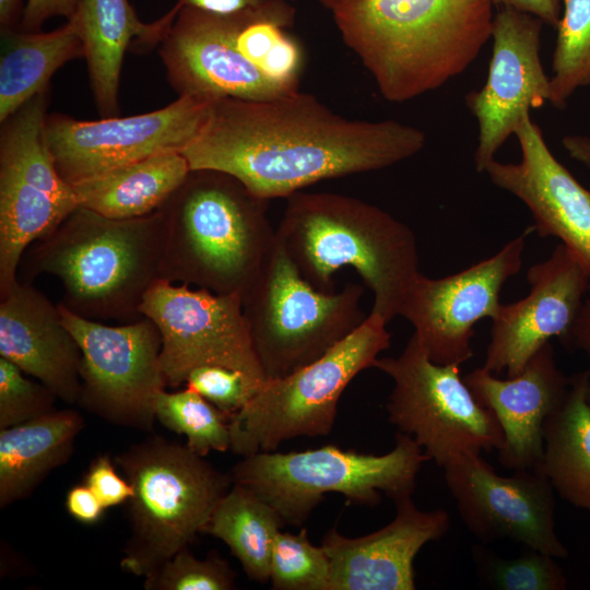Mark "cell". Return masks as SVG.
<instances>
[{"label":"cell","mask_w":590,"mask_h":590,"mask_svg":"<svg viewBox=\"0 0 590 590\" xmlns=\"http://www.w3.org/2000/svg\"><path fill=\"white\" fill-rule=\"evenodd\" d=\"M425 144V132L414 126L350 119L295 91L263 101L215 99L200 134L181 153L191 169L226 173L271 200L324 179L387 168Z\"/></svg>","instance_id":"6da1fadb"},{"label":"cell","mask_w":590,"mask_h":590,"mask_svg":"<svg viewBox=\"0 0 590 590\" xmlns=\"http://www.w3.org/2000/svg\"><path fill=\"white\" fill-rule=\"evenodd\" d=\"M489 0H342L333 17L379 93L403 103L461 74L492 36Z\"/></svg>","instance_id":"7a4b0ae2"},{"label":"cell","mask_w":590,"mask_h":590,"mask_svg":"<svg viewBox=\"0 0 590 590\" xmlns=\"http://www.w3.org/2000/svg\"><path fill=\"white\" fill-rule=\"evenodd\" d=\"M286 199L276 237L302 275L330 292L334 273L351 268L374 295L371 312L387 323L400 316L421 274L413 231L355 197L298 191Z\"/></svg>","instance_id":"3957f363"},{"label":"cell","mask_w":590,"mask_h":590,"mask_svg":"<svg viewBox=\"0 0 590 590\" xmlns=\"http://www.w3.org/2000/svg\"><path fill=\"white\" fill-rule=\"evenodd\" d=\"M268 201L226 173L191 169L160 208L162 279L243 300L276 245Z\"/></svg>","instance_id":"277c9868"},{"label":"cell","mask_w":590,"mask_h":590,"mask_svg":"<svg viewBox=\"0 0 590 590\" xmlns=\"http://www.w3.org/2000/svg\"><path fill=\"white\" fill-rule=\"evenodd\" d=\"M163 246L160 209L116 220L79 206L36 241L27 271L58 278L60 304L75 315L127 323L142 317L145 294L162 279Z\"/></svg>","instance_id":"5b68a950"},{"label":"cell","mask_w":590,"mask_h":590,"mask_svg":"<svg viewBox=\"0 0 590 590\" xmlns=\"http://www.w3.org/2000/svg\"><path fill=\"white\" fill-rule=\"evenodd\" d=\"M133 494L129 499L131 535L120 566L146 577L202 533L231 474L186 446L149 438L114 458Z\"/></svg>","instance_id":"8992f818"},{"label":"cell","mask_w":590,"mask_h":590,"mask_svg":"<svg viewBox=\"0 0 590 590\" xmlns=\"http://www.w3.org/2000/svg\"><path fill=\"white\" fill-rule=\"evenodd\" d=\"M429 461L413 437L398 432L385 455L359 453L333 445L291 452H257L243 457L229 473L268 502L284 523L300 526L328 493L374 506L380 492L392 500L412 494L416 476Z\"/></svg>","instance_id":"52a82bcc"},{"label":"cell","mask_w":590,"mask_h":590,"mask_svg":"<svg viewBox=\"0 0 590 590\" xmlns=\"http://www.w3.org/2000/svg\"><path fill=\"white\" fill-rule=\"evenodd\" d=\"M387 322L369 312L344 340L308 365L267 379L251 400L229 416L231 450L241 457L275 451L286 440L328 435L349 384L374 367L391 344Z\"/></svg>","instance_id":"ba28073f"},{"label":"cell","mask_w":590,"mask_h":590,"mask_svg":"<svg viewBox=\"0 0 590 590\" xmlns=\"http://www.w3.org/2000/svg\"><path fill=\"white\" fill-rule=\"evenodd\" d=\"M364 287L321 291L309 283L276 237L261 274L243 299L251 343L267 379L308 365L344 340L366 319Z\"/></svg>","instance_id":"9c48e42d"},{"label":"cell","mask_w":590,"mask_h":590,"mask_svg":"<svg viewBox=\"0 0 590 590\" xmlns=\"http://www.w3.org/2000/svg\"><path fill=\"white\" fill-rule=\"evenodd\" d=\"M375 368L393 381L386 409L398 432L422 447L445 468L465 453L499 450L503 429L460 376L459 365L433 362L413 333L396 357L376 361Z\"/></svg>","instance_id":"30bf717a"},{"label":"cell","mask_w":590,"mask_h":590,"mask_svg":"<svg viewBox=\"0 0 590 590\" xmlns=\"http://www.w3.org/2000/svg\"><path fill=\"white\" fill-rule=\"evenodd\" d=\"M49 86L0 128V297L16 282L26 248L54 232L80 206L57 170L46 139Z\"/></svg>","instance_id":"8fae6325"},{"label":"cell","mask_w":590,"mask_h":590,"mask_svg":"<svg viewBox=\"0 0 590 590\" xmlns=\"http://www.w3.org/2000/svg\"><path fill=\"white\" fill-rule=\"evenodd\" d=\"M58 306L82 352L78 403L113 424L151 430L157 398L167 386L155 323L142 316L109 326Z\"/></svg>","instance_id":"7c38bea8"},{"label":"cell","mask_w":590,"mask_h":590,"mask_svg":"<svg viewBox=\"0 0 590 590\" xmlns=\"http://www.w3.org/2000/svg\"><path fill=\"white\" fill-rule=\"evenodd\" d=\"M140 312L160 331L167 386L179 387L193 368L204 365H220L267 380L239 296L161 279L145 294Z\"/></svg>","instance_id":"4fadbf2b"},{"label":"cell","mask_w":590,"mask_h":590,"mask_svg":"<svg viewBox=\"0 0 590 590\" xmlns=\"http://www.w3.org/2000/svg\"><path fill=\"white\" fill-rule=\"evenodd\" d=\"M214 101L178 96L150 113L98 120L54 113L46 118V139L57 170L72 185L156 154L182 152L200 134Z\"/></svg>","instance_id":"5bb4252c"},{"label":"cell","mask_w":590,"mask_h":590,"mask_svg":"<svg viewBox=\"0 0 590 590\" xmlns=\"http://www.w3.org/2000/svg\"><path fill=\"white\" fill-rule=\"evenodd\" d=\"M533 232L529 226L492 257L455 274L417 276L400 316L413 326L433 362L460 366L472 358L474 326L498 314L502 287L520 271L526 240Z\"/></svg>","instance_id":"9a60e30c"},{"label":"cell","mask_w":590,"mask_h":590,"mask_svg":"<svg viewBox=\"0 0 590 590\" xmlns=\"http://www.w3.org/2000/svg\"><path fill=\"white\" fill-rule=\"evenodd\" d=\"M460 518L482 542L510 540L565 558L555 530L554 488L541 470L495 472L481 453H465L442 468Z\"/></svg>","instance_id":"2e32d148"},{"label":"cell","mask_w":590,"mask_h":590,"mask_svg":"<svg viewBox=\"0 0 590 590\" xmlns=\"http://www.w3.org/2000/svg\"><path fill=\"white\" fill-rule=\"evenodd\" d=\"M543 22L510 7L493 17V51L485 84L465 96L477 122L474 164L479 173L495 160L531 108L552 101L551 76L540 57Z\"/></svg>","instance_id":"e0dca14e"},{"label":"cell","mask_w":590,"mask_h":590,"mask_svg":"<svg viewBox=\"0 0 590 590\" xmlns=\"http://www.w3.org/2000/svg\"><path fill=\"white\" fill-rule=\"evenodd\" d=\"M530 291L520 300L503 304L492 319L483 367L507 377L518 375L530 357L552 338L566 346L588 292L590 276L563 244L529 268Z\"/></svg>","instance_id":"ac0fdd59"},{"label":"cell","mask_w":590,"mask_h":590,"mask_svg":"<svg viewBox=\"0 0 590 590\" xmlns=\"http://www.w3.org/2000/svg\"><path fill=\"white\" fill-rule=\"evenodd\" d=\"M236 14L180 7L158 45L178 96L263 101L295 92L269 80L236 48Z\"/></svg>","instance_id":"d6986e66"},{"label":"cell","mask_w":590,"mask_h":590,"mask_svg":"<svg viewBox=\"0 0 590 590\" xmlns=\"http://www.w3.org/2000/svg\"><path fill=\"white\" fill-rule=\"evenodd\" d=\"M515 135L520 161L493 160L484 173L494 186L511 193L528 208L539 236L559 239L590 276V189L554 156L530 113L523 115Z\"/></svg>","instance_id":"ffe728a7"},{"label":"cell","mask_w":590,"mask_h":590,"mask_svg":"<svg viewBox=\"0 0 590 590\" xmlns=\"http://www.w3.org/2000/svg\"><path fill=\"white\" fill-rule=\"evenodd\" d=\"M396 516L373 533L347 538L335 528L321 545L330 562L329 590H414L413 562L428 542L449 530L447 511L418 509L412 494L393 500Z\"/></svg>","instance_id":"44dd1931"},{"label":"cell","mask_w":590,"mask_h":590,"mask_svg":"<svg viewBox=\"0 0 590 590\" xmlns=\"http://www.w3.org/2000/svg\"><path fill=\"white\" fill-rule=\"evenodd\" d=\"M463 380L503 429L499 463L510 470L540 468L544 422L563 402L569 387V378L556 364L551 341L514 377L500 379L482 366L464 375Z\"/></svg>","instance_id":"7402d4cb"},{"label":"cell","mask_w":590,"mask_h":590,"mask_svg":"<svg viewBox=\"0 0 590 590\" xmlns=\"http://www.w3.org/2000/svg\"><path fill=\"white\" fill-rule=\"evenodd\" d=\"M0 298V357L47 386L58 399L78 403L82 352L58 304L19 280Z\"/></svg>","instance_id":"603a6c76"},{"label":"cell","mask_w":590,"mask_h":590,"mask_svg":"<svg viewBox=\"0 0 590 590\" xmlns=\"http://www.w3.org/2000/svg\"><path fill=\"white\" fill-rule=\"evenodd\" d=\"M178 10L179 4H176L161 19L144 23L129 0H80L71 17L83 42L90 84L101 118L120 115V74L129 46L137 44L142 50L158 46Z\"/></svg>","instance_id":"cb8c5ba5"},{"label":"cell","mask_w":590,"mask_h":590,"mask_svg":"<svg viewBox=\"0 0 590 590\" xmlns=\"http://www.w3.org/2000/svg\"><path fill=\"white\" fill-rule=\"evenodd\" d=\"M83 428L74 410H54L0 429V507L24 499L54 469L64 464Z\"/></svg>","instance_id":"d4e9b609"},{"label":"cell","mask_w":590,"mask_h":590,"mask_svg":"<svg viewBox=\"0 0 590 590\" xmlns=\"http://www.w3.org/2000/svg\"><path fill=\"white\" fill-rule=\"evenodd\" d=\"M191 168L181 152L170 151L72 184L80 206L106 217L128 220L157 211Z\"/></svg>","instance_id":"484cf974"},{"label":"cell","mask_w":590,"mask_h":590,"mask_svg":"<svg viewBox=\"0 0 590 590\" xmlns=\"http://www.w3.org/2000/svg\"><path fill=\"white\" fill-rule=\"evenodd\" d=\"M80 57L84 46L72 17L50 32L1 30L0 123L48 87L59 68Z\"/></svg>","instance_id":"4316f807"},{"label":"cell","mask_w":590,"mask_h":590,"mask_svg":"<svg viewBox=\"0 0 590 590\" xmlns=\"http://www.w3.org/2000/svg\"><path fill=\"white\" fill-rule=\"evenodd\" d=\"M590 370L575 374L563 402L543 425L541 470L555 492L590 514Z\"/></svg>","instance_id":"83f0119b"},{"label":"cell","mask_w":590,"mask_h":590,"mask_svg":"<svg viewBox=\"0 0 590 590\" xmlns=\"http://www.w3.org/2000/svg\"><path fill=\"white\" fill-rule=\"evenodd\" d=\"M284 524L268 502L253 491L233 483L216 505L202 533L223 541L248 578L267 582L270 580L273 542Z\"/></svg>","instance_id":"f1b7e54d"},{"label":"cell","mask_w":590,"mask_h":590,"mask_svg":"<svg viewBox=\"0 0 590 590\" xmlns=\"http://www.w3.org/2000/svg\"><path fill=\"white\" fill-rule=\"evenodd\" d=\"M156 420L187 438V447L201 457L231 448L228 416L196 391H163L156 401Z\"/></svg>","instance_id":"f546056e"},{"label":"cell","mask_w":590,"mask_h":590,"mask_svg":"<svg viewBox=\"0 0 590 590\" xmlns=\"http://www.w3.org/2000/svg\"><path fill=\"white\" fill-rule=\"evenodd\" d=\"M556 28L551 104L562 107L578 88L590 84V0H564Z\"/></svg>","instance_id":"4dcf8cb0"},{"label":"cell","mask_w":590,"mask_h":590,"mask_svg":"<svg viewBox=\"0 0 590 590\" xmlns=\"http://www.w3.org/2000/svg\"><path fill=\"white\" fill-rule=\"evenodd\" d=\"M523 548L518 556L505 558L474 546L472 555L481 582L502 590L567 589V579L556 557L539 550Z\"/></svg>","instance_id":"1f68e13d"},{"label":"cell","mask_w":590,"mask_h":590,"mask_svg":"<svg viewBox=\"0 0 590 590\" xmlns=\"http://www.w3.org/2000/svg\"><path fill=\"white\" fill-rule=\"evenodd\" d=\"M270 581L274 590H329V557L322 545L309 541L306 529L280 530L271 552Z\"/></svg>","instance_id":"d6a6232c"},{"label":"cell","mask_w":590,"mask_h":590,"mask_svg":"<svg viewBox=\"0 0 590 590\" xmlns=\"http://www.w3.org/2000/svg\"><path fill=\"white\" fill-rule=\"evenodd\" d=\"M236 574L223 558L194 557L182 548L145 577V590H231Z\"/></svg>","instance_id":"836d02e7"},{"label":"cell","mask_w":590,"mask_h":590,"mask_svg":"<svg viewBox=\"0 0 590 590\" xmlns=\"http://www.w3.org/2000/svg\"><path fill=\"white\" fill-rule=\"evenodd\" d=\"M56 399L47 386L31 380L16 365L0 357V429L54 411Z\"/></svg>","instance_id":"e575fe53"},{"label":"cell","mask_w":590,"mask_h":590,"mask_svg":"<svg viewBox=\"0 0 590 590\" xmlns=\"http://www.w3.org/2000/svg\"><path fill=\"white\" fill-rule=\"evenodd\" d=\"M263 382L237 369L204 365L193 368L185 384L225 413L229 420L231 415L251 400Z\"/></svg>","instance_id":"d590c367"},{"label":"cell","mask_w":590,"mask_h":590,"mask_svg":"<svg viewBox=\"0 0 590 590\" xmlns=\"http://www.w3.org/2000/svg\"><path fill=\"white\" fill-rule=\"evenodd\" d=\"M108 455L96 457L90 464L84 483L93 491L105 508L129 500L133 494L131 484L121 477Z\"/></svg>","instance_id":"8d00e7d4"},{"label":"cell","mask_w":590,"mask_h":590,"mask_svg":"<svg viewBox=\"0 0 590 590\" xmlns=\"http://www.w3.org/2000/svg\"><path fill=\"white\" fill-rule=\"evenodd\" d=\"M80 0H26L19 30L40 31L43 24L55 16L69 20L75 12Z\"/></svg>","instance_id":"74e56055"},{"label":"cell","mask_w":590,"mask_h":590,"mask_svg":"<svg viewBox=\"0 0 590 590\" xmlns=\"http://www.w3.org/2000/svg\"><path fill=\"white\" fill-rule=\"evenodd\" d=\"M66 508L75 520L84 524L97 522L106 509L85 483L69 489Z\"/></svg>","instance_id":"f35d334b"},{"label":"cell","mask_w":590,"mask_h":590,"mask_svg":"<svg viewBox=\"0 0 590 590\" xmlns=\"http://www.w3.org/2000/svg\"><path fill=\"white\" fill-rule=\"evenodd\" d=\"M499 7H510L536 16L543 23L557 27L560 20L559 0H489Z\"/></svg>","instance_id":"ab89813d"},{"label":"cell","mask_w":590,"mask_h":590,"mask_svg":"<svg viewBox=\"0 0 590 590\" xmlns=\"http://www.w3.org/2000/svg\"><path fill=\"white\" fill-rule=\"evenodd\" d=\"M273 0H178L180 7H188L213 14L229 15L253 10Z\"/></svg>","instance_id":"60d3db41"},{"label":"cell","mask_w":590,"mask_h":590,"mask_svg":"<svg viewBox=\"0 0 590 590\" xmlns=\"http://www.w3.org/2000/svg\"><path fill=\"white\" fill-rule=\"evenodd\" d=\"M576 347L590 357V284L566 347Z\"/></svg>","instance_id":"b9f144b4"},{"label":"cell","mask_w":590,"mask_h":590,"mask_svg":"<svg viewBox=\"0 0 590 590\" xmlns=\"http://www.w3.org/2000/svg\"><path fill=\"white\" fill-rule=\"evenodd\" d=\"M562 144L567 154L590 173V137L567 134L562 139Z\"/></svg>","instance_id":"7bdbcfd3"},{"label":"cell","mask_w":590,"mask_h":590,"mask_svg":"<svg viewBox=\"0 0 590 590\" xmlns=\"http://www.w3.org/2000/svg\"><path fill=\"white\" fill-rule=\"evenodd\" d=\"M26 1L0 0V27L1 30L17 28L22 19Z\"/></svg>","instance_id":"ee69618b"},{"label":"cell","mask_w":590,"mask_h":590,"mask_svg":"<svg viewBox=\"0 0 590 590\" xmlns=\"http://www.w3.org/2000/svg\"><path fill=\"white\" fill-rule=\"evenodd\" d=\"M324 7L330 8L331 10L342 0H319Z\"/></svg>","instance_id":"f6af8a7d"},{"label":"cell","mask_w":590,"mask_h":590,"mask_svg":"<svg viewBox=\"0 0 590 590\" xmlns=\"http://www.w3.org/2000/svg\"><path fill=\"white\" fill-rule=\"evenodd\" d=\"M587 398H588V402H589V404H590V386H589V389H588Z\"/></svg>","instance_id":"bcb514c9"}]
</instances>
